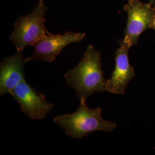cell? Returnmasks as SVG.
<instances>
[{"mask_svg":"<svg viewBox=\"0 0 155 155\" xmlns=\"http://www.w3.org/2000/svg\"><path fill=\"white\" fill-rule=\"evenodd\" d=\"M86 33L67 31L63 34L47 33L33 45V54L27 58V61L41 60L52 63L68 45L81 41Z\"/></svg>","mask_w":155,"mask_h":155,"instance_id":"cell-5","label":"cell"},{"mask_svg":"<svg viewBox=\"0 0 155 155\" xmlns=\"http://www.w3.org/2000/svg\"><path fill=\"white\" fill-rule=\"evenodd\" d=\"M47 10L45 0H39L33 11L20 17L15 22L10 39L17 50L24 51L28 46H33L49 32L45 25Z\"/></svg>","mask_w":155,"mask_h":155,"instance_id":"cell-3","label":"cell"},{"mask_svg":"<svg viewBox=\"0 0 155 155\" xmlns=\"http://www.w3.org/2000/svg\"><path fill=\"white\" fill-rule=\"evenodd\" d=\"M155 0H150V1H149V3H150V4H151L152 5H153V4H154V2H155Z\"/></svg>","mask_w":155,"mask_h":155,"instance_id":"cell-10","label":"cell"},{"mask_svg":"<svg viewBox=\"0 0 155 155\" xmlns=\"http://www.w3.org/2000/svg\"><path fill=\"white\" fill-rule=\"evenodd\" d=\"M28 62L23 51L17 50L13 55L5 58L0 64V95L10 94L12 90L25 80L24 67Z\"/></svg>","mask_w":155,"mask_h":155,"instance_id":"cell-8","label":"cell"},{"mask_svg":"<svg viewBox=\"0 0 155 155\" xmlns=\"http://www.w3.org/2000/svg\"><path fill=\"white\" fill-rule=\"evenodd\" d=\"M10 94L20 106L22 113L32 120L45 118L54 107V104L47 101L44 94L36 91L25 80L19 83Z\"/></svg>","mask_w":155,"mask_h":155,"instance_id":"cell-6","label":"cell"},{"mask_svg":"<svg viewBox=\"0 0 155 155\" xmlns=\"http://www.w3.org/2000/svg\"><path fill=\"white\" fill-rule=\"evenodd\" d=\"M119 48L115 51V68L110 78L106 81V91L112 94H124L129 82L136 76L129 61L130 47L124 39L118 41Z\"/></svg>","mask_w":155,"mask_h":155,"instance_id":"cell-7","label":"cell"},{"mask_svg":"<svg viewBox=\"0 0 155 155\" xmlns=\"http://www.w3.org/2000/svg\"><path fill=\"white\" fill-rule=\"evenodd\" d=\"M64 78L67 84L74 89L79 98L87 99L97 92L106 91L101 55L93 45L88 46L81 61L67 71Z\"/></svg>","mask_w":155,"mask_h":155,"instance_id":"cell-1","label":"cell"},{"mask_svg":"<svg viewBox=\"0 0 155 155\" xmlns=\"http://www.w3.org/2000/svg\"><path fill=\"white\" fill-rule=\"evenodd\" d=\"M86 100L84 97L81 98L77 110L71 114L56 116L53 121L72 139H82L95 131H113L117 126L116 123L104 120L101 108H89Z\"/></svg>","mask_w":155,"mask_h":155,"instance_id":"cell-2","label":"cell"},{"mask_svg":"<svg viewBox=\"0 0 155 155\" xmlns=\"http://www.w3.org/2000/svg\"><path fill=\"white\" fill-rule=\"evenodd\" d=\"M151 28H152L153 29H154L155 31V16H154V18H153V22H152V27Z\"/></svg>","mask_w":155,"mask_h":155,"instance_id":"cell-9","label":"cell"},{"mask_svg":"<svg viewBox=\"0 0 155 155\" xmlns=\"http://www.w3.org/2000/svg\"><path fill=\"white\" fill-rule=\"evenodd\" d=\"M140 0H127L124 7L127 20L124 40L131 47L137 44L140 36L151 28L155 16V7Z\"/></svg>","mask_w":155,"mask_h":155,"instance_id":"cell-4","label":"cell"}]
</instances>
